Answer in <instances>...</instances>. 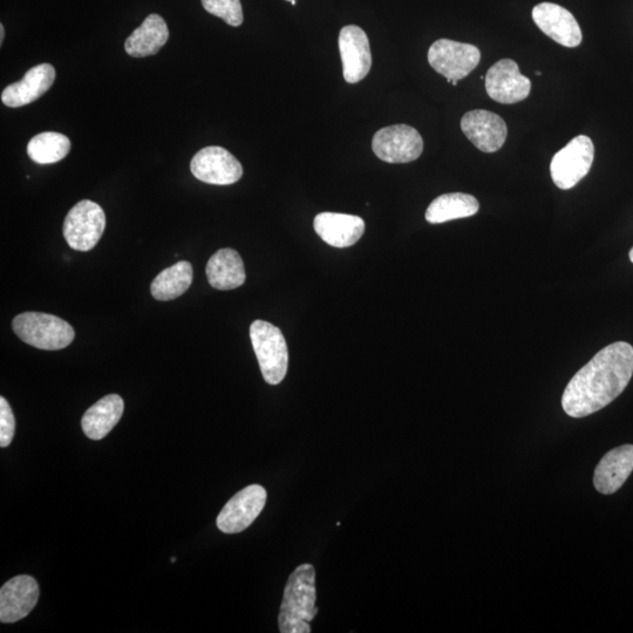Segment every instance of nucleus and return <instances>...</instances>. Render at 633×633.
<instances>
[{"label": "nucleus", "mask_w": 633, "mask_h": 633, "mask_svg": "<svg viewBox=\"0 0 633 633\" xmlns=\"http://www.w3.org/2000/svg\"><path fill=\"white\" fill-rule=\"evenodd\" d=\"M372 149L381 161L408 163L420 158L424 151V140L417 129L407 125H394L374 134Z\"/></svg>", "instance_id": "nucleus-8"}, {"label": "nucleus", "mask_w": 633, "mask_h": 633, "mask_svg": "<svg viewBox=\"0 0 633 633\" xmlns=\"http://www.w3.org/2000/svg\"><path fill=\"white\" fill-rule=\"evenodd\" d=\"M287 2H290L292 5H296V0H287Z\"/></svg>", "instance_id": "nucleus-30"}, {"label": "nucleus", "mask_w": 633, "mask_h": 633, "mask_svg": "<svg viewBox=\"0 0 633 633\" xmlns=\"http://www.w3.org/2000/svg\"><path fill=\"white\" fill-rule=\"evenodd\" d=\"M170 561H172V563H175L176 562V558L172 557V558H170Z\"/></svg>", "instance_id": "nucleus-31"}, {"label": "nucleus", "mask_w": 633, "mask_h": 633, "mask_svg": "<svg viewBox=\"0 0 633 633\" xmlns=\"http://www.w3.org/2000/svg\"><path fill=\"white\" fill-rule=\"evenodd\" d=\"M190 170L197 180L208 185L229 186L243 176L241 162L226 148L210 146L196 153Z\"/></svg>", "instance_id": "nucleus-10"}, {"label": "nucleus", "mask_w": 633, "mask_h": 633, "mask_svg": "<svg viewBox=\"0 0 633 633\" xmlns=\"http://www.w3.org/2000/svg\"><path fill=\"white\" fill-rule=\"evenodd\" d=\"M594 158V142L588 136L578 135L551 160V179L562 190L574 188L588 175Z\"/></svg>", "instance_id": "nucleus-5"}, {"label": "nucleus", "mask_w": 633, "mask_h": 633, "mask_svg": "<svg viewBox=\"0 0 633 633\" xmlns=\"http://www.w3.org/2000/svg\"><path fill=\"white\" fill-rule=\"evenodd\" d=\"M106 228V215L98 203L80 201L66 216L63 234L68 245L77 251H90L98 244Z\"/></svg>", "instance_id": "nucleus-6"}, {"label": "nucleus", "mask_w": 633, "mask_h": 633, "mask_svg": "<svg viewBox=\"0 0 633 633\" xmlns=\"http://www.w3.org/2000/svg\"><path fill=\"white\" fill-rule=\"evenodd\" d=\"M633 471V445L612 449L603 456L594 475L597 492L611 495L621 489Z\"/></svg>", "instance_id": "nucleus-18"}, {"label": "nucleus", "mask_w": 633, "mask_h": 633, "mask_svg": "<svg viewBox=\"0 0 633 633\" xmlns=\"http://www.w3.org/2000/svg\"><path fill=\"white\" fill-rule=\"evenodd\" d=\"M316 571L311 564H302L289 577L278 616L282 633H310V623L318 614L316 608Z\"/></svg>", "instance_id": "nucleus-2"}, {"label": "nucleus", "mask_w": 633, "mask_h": 633, "mask_svg": "<svg viewBox=\"0 0 633 633\" xmlns=\"http://www.w3.org/2000/svg\"><path fill=\"white\" fill-rule=\"evenodd\" d=\"M12 329L24 343L40 350H63L74 340L76 332L64 319L42 312L20 313Z\"/></svg>", "instance_id": "nucleus-3"}, {"label": "nucleus", "mask_w": 633, "mask_h": 633, "mask_svg": "<svg viewBox=\"0 0 633 633\" xmlns=\"http://www.w3.org/2000/svg\"><path fill=\"white\" fill-rule=\"evenodd\" d=\"M124 400L118 394H108L88 408L81 420L87 438L101 440L118 425L124 414Z\"/></svg>", "instance_id": "nucleus-19"}, {"label": "nucleus", "mask_w": 633, "mask_h": 633, "mask_svg": "<svg viewBox=\"0 0 633 633\" xmlns=\"http://www.w3.org/2000/svg\"><path fill=\"white\" fill-rule=\"evenodd\" d=\"M486 90L490 99L500 104L512 105L529 97L532 83L522 76L519 65L514 60L502 59L489 68Z\"/></svg>", "instance_id": "nucleus-11"}, {"label": "nucleus", "mask_w": 633, "mask_h": 633, "mask_svg": "<svg viewBox=\"0 0 633 633\" xmlns=\"http://www.w3.org/2000/svg\"><path fill=\"white\" fill-rule=\"evenodd\" d=\"M4 37H5V30H4V26L0 25V44H3L4 42Z\"/></svg>", "instance_id": "nucleus-27"}, {"label": "nucleus", "mask_w": 633, "mask_h": 633, "mask_svg": "<svg viewBox=\"0 0 633 633\" xmlns=\"http://www.w3.org/2000/svg\"><path fill=\"white\" fill-rule=\"evenodd\" d=\"M451 84H452L453 86L458 85V80H452V83H451Z\"/></svg>", "instance_id": "nucleus-29"}, {"label": "nucleus", "mask_w": 633, "mask_h": 633, "mask_svg": "<svg viewBox=\"0 0 633 633\" xmlns=\"http://www.w3.org/2000/svg\"><path fill=\"white\" fill-rule=\"evenodd\" d=\"M16 433V419L12 408L4 397L0 398V447H8Z\"/></svg>", "instance_id": "nucleus-26"}, {"label": "nucleus", "mask_w": 633, "mask_h": 633, "mask_svg": "<svg viewBox=\"0 0 633 633\" xmlns=\"http://www.w3.org/2000/svg\"><path fill=\"white\" fill-rule=\"evenodd\" d=\"M70 151V139L56 132H45L33 136L27 145V154L38 165H53L64 160Z\"/></svg>", "instance_id": "nucleus-24"}, {"label": "nucleus", "mask_w": 633, "mask_h": 633, "mask_svg": "<svg viewBox=\"0 0 633 633\" xmlns=\"http://www.w3.org/2000/svg\"><path fill=\"white\" fill-rule=\"evenodd\" d=\"M533 19L539 29L557 44L577 47L582 43V31L576 18L567 9L553 3H541L533 10Z\"/></svg>", "instance_id": "nucleus-15"}, {"label": "nucleus", "mask_w": 633, "mask_h": 633, "mask_svg": "<svg viewBox=\"0 0 633 633\" xmlns=\"http://www.w3.org/2000/svg\"><path fill=\"white\" fill-rule=\"evenodd\" d=\"M461 129L467 139L483 153L500 151L508 135L505 120L485 110L466 113L461 120Z\"/></svg>", "instance_id": "nucleus-13"}, {"label": "nucleus", "mask_w": 633, "mask_h": 633, "mask_svg": "<svg viewBox=\"0 0 633 633\" xmlns=\"http://www.w3.org/2000/svg\"><path fill=\"white\" fill-rule=\"evenodd\" d=\"M206 274L211 287L222 291L242 287L247 278L242 258L234 249H221L211 256Z\"/></svg>", "instance_id": "nucleus-20"}, {"label": "nucleus", "mask_w": 633, "mask_h": 633, "mask_svg": "<svg viewBox=\"0 0 633 633\" xmlns=\"http://www.w3.org/2000/svg\"><path fill=\"white\" fill-rule=\"evenodd\" d=\"M204 10L224 20L230 26H241L243 10L240 0H202Z\"/></svg>", "instance_id": "nucleus-25"}, {"label": "nucleus", "mask_w": 633, "mask_h": 633, "mask_svg": "<svg viewBox=\"0 0 633 633\" xmlns=\"http://www.w3.org/2000/svg\"><path fill=\"white\" fill-rule=\"evenodd\" d=\"M313 228L325 243L343 249L355 245L365 233L362 217L338 213H322L316 216Z\"/></svg>", "instance_id": "nucleus-16"}, {"label": "nucleus", "mask_w": 633, "mask_h": 633, "mask_svg": "<svg viewBox=\"0 0 633 633\" xmlns=\"http://www.w3.org/2000/svg\"><path fill=\"white\" fill-rule=\"evenodd\" d=\"M481 52L471 44L453 42L449 39L437 40L428 51V63L448 83L461 80L471 74L479 65Z\"/></svg>", "instance_id": "nucleus-7"}, {"label": "nucleus", "mask_w": 633, "mask_h": 633, "mask_svg": "<svg viewBox=\"0 0 633 633\" xmlns=\"http://www.w3.org/2000/svg\"><path fill=\"white\" fill-rule=\"evenodd\" d=\"M633 376V347L624 342L605 346L578 371L564 390L562 407L581 419L603 410L628 387Z\"/></svg>", "instance_id": "nucleus-1"}, {"label": "nucleus", "mask_w": 633, "mask_h": 633, "mask_svg": "<svg viewBox=\"0 0 633 633\" xmlns=\"http://www.w3.org/2000/svg\"><path fill=\"white\" fill-rule=\"evenodd\" d=\"M338 43L344 79L349 84H357L365 79L371 70L372 53L369 38L360 27L349 25L340 31Z\"/></svg>", "instance_id": "nucleus-12"}, {"label": "nucleus", "mask_w": 633, "mask_h": 633, "mask_svg": "<svg viewBox=\"0 0 633 633\" xmlns=\"http://www.w3.org/2000/svg\"><path fill=\"white\" fill-rule=\"evenodd\" d=\"M629 257H630V261L633 263V248L630 251Z\"/></svg>", "instance_id": "nucleus-28"}, {"label": "nucleus", "mask_w": 633, "mask_h": 633, "mask_svg": "<svg viewBox=\"0 0 633 633\" xmlns=\"http://www.w3.org/2000/svg\"><path fill=\"white\" fill-rule=\"evenodd\" d=\"M267 503V490L262 486L245 487L231 498L217 516V528L224 534L244 532L262 513Z\"/></svg>", "instance_id": "nucleus-9"}, {"label": "nucleus", "mask_w": 633, "mask_h": 633, "mask_svg": "<svg viewBox=\"0 0 633 633\" xmlns=\"http://www.w3.org/2000/svg\"><path fill=\"white\" fill-rule=\"evenodd\" d=\"M192 264L181 261L160 272L151 285L152 296L156 301L168 302L179 298L193 283Z\"/></svg>", "instance_id": "nucleus-23"}, {"label": "nucleus", "mask_w": 633, "mask_h": 633, "mask_svg": "<svg viewBox=\"0 0 633 633\" xmlns=\"http://www.w3.org/2000/svg\"><path fill=\"white\" fill-rule=\"evenodd\" d=\"M39 585L33 577L20 575L6 582L0 590V622L16 623L36 607Z\"/></svg>", "instance_id": "nucleus-14"}, {"label": "nucleus", "mask_w": 633, "mask_h": 633, "mask_svg": "<svg viewBox=\"0 0 633 633\" xmlns=\"http://www.w3.org/2000/svg\"><path fill=\"white\" fill-rule=\"evenodd\" d=\"M168 38L165 19L153 13L127 38L125 50L133 58L155 56L166 45Z\"/></svg>", "instance_id": "nucleus-21"}, {"label": "nucleus", "mask_w": 633, "mask_h": 633, "mask_svg": "<svg viewBox=\"0 0 633 633\" xmlns=\"http://www.w3.org/2000/svg\"><path fill=\"white\" fill-rule=\"evenodd\" d=\"M480 209L474 196L464 193L445 194L437 197L427 208L426 221L440 224L454 220L467 219Z\"/></svg>", "instance_id": "nucleus-22"}, {"label": "nucleus", "mask_w": 633, "mask_h": 633, "mask_svg": "<svg viewBox=\"0 0 633 633\" xmlns=\"http://www.w3.org/2000/svg\"><path fill=\"white\" fill-rule=\"evenodd\" d=\"M250 339L264 380L269 385L281 384L289 367L288 345L282 331L268 322L255 321L250 326Z\"/></svg>", "instance_id": "nucleus-4"}, {"label": "nucleus", "mask_w": 633, "mask_h": 633, "mask_svg": "<svg viewBox=\"0 0 633 633\" xmlns=\"http://www.w3.org/2000/svg\"><path fill=\"white\" fill-rule=\"evenodd\" d=\"M56 80V70L50 64H40L27 71L19 83L5 88L2 101L5 106L18 108L32 104L50 90Z\"/></svg>", "instance_id": "nucleus-17"}]
</instances>
